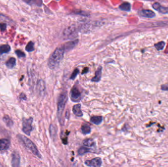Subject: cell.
Wrapping results in <instances>:
<instances>
[{
	"instance_id": "cell-1",
	"label": "cell",
	"mask_w": 168,
	"mask_h": 167,
	"mask_svg": "<svg viewBox=\"0 0 168 167\" xmlns=\"http://www.w3.org/2000/svg\"><path fill=\"white\" fill-rule=\"evenodd\" d=\"M65 51V50L63 45L58 47L55 50L48 60V65L50 69L54 70L58 67L63 58Z\"/></svg>"
},
{
	"instance_id": "cell-2",
	"label": "cell",
	"mask_w": 168,
	"mask_h": 167,
	"mask_svg": "<svg viewBox=\"0 0 168 167\" xmlns=\"http://www.w3.org/2000/svg\"><path fill=\"white\" fill-rule=\"evenodd\" d=\"M68 95L66 91L62 92L59 96L58 99L57 103V116L59 121L61 125H63L64 121L62 120V115L66 106V104L68 102Z\"/></svg>"
},
{
	"instance_id": "cell-3",
	"label": "cell",
	"mask_w": 168,
	"mask_h": 167,
	"mask_svg": "<svg viewBox=\"0 0 168 167\" xmlns=\"http://www.w3.org/2000/svg\"><path fill=\"white\" fill-rule=\"evenodd\" d=\"M17 137L33 154L39 158H41V154H40L37 146L31 140L21 134L18 135Z\"/></svg>"
},
{
	"instance_id": "cell-4",
	"label": "cell",
	"mask_w": 168,
	"mask_h": 167,
	"mask_svg": "<svg viewBox=\"0 0 168 167\" xmlns=\"http://www.w3.org/2000/svg\"><path fill=\"white\" fill-rule=\"evenodd\" d=\"M33 122V118L30 117L29 119L24 118L22 122V130L25 134L28 136L31 135V133L33 130L32 124Z\"/></svg>"
},
{
	"instance_id": "cell-5",
	"label": "cell",
	"mask_w": 168,
	"mask_h": 167,
	"mask_svg": "<svg viewBox=\"0 0 168 167\" xmlns=\"http://www.w3.org/2000/svg\"><path fill=\"white\" fill-rule=\"evenodd\" d=\"M70 97L73 102L76 103L80 102L83 98L82 94L80 90L76 86H74L71 90Z\"/></svg>"
},
{
	"instance_id": "cell-6",
	"label": "cell",
	"mask_w": 168,
	"mask_h": 167,
	"mask_svg": "<svg viewBox=\"0 0 168 167\" xmlns=\"http://www.w3.org/2000/svg\"><path fill=\"white\" fill-rule=\"evenodd\" d=\"M102 160L99 157H96L90 160H86L85 162L86 165L89 167H100L102 165Z\"/></svg>"
},
{
	"instance_id": "cell-7",
	"label": "cell",
	"mask_w": 168,
	"mask_h": 167,
	"mask_svg": "<svg viewBox=\"0 0 168 167\" xmlns=\"http://www.w3.org/2000/svg\"><path fill=\"white\" fill-rule=\"evenodd\" d=\"M138 14L142 17L153 18L155 17V13L149 9H143L138 12Z\"/></svg>"
},
{
	"instance_id": "cell-8",
	"label": "cell",
	"mask_w": 168,
	"mask_h": 167,
	"mask_svg": "<svg viewBox=\"0 0 168 167\" xmlns=\"http://www.w3.org/2000/svg\"><path fill=\"white\" fill-rule=\"evenodd\" d=\"M37 90L38 93L41 96H44L46 91V85L44 81L40 79L38 81L37 85Z\"/></svg>"
},
{
	"instance_id": "cell-9",
	"label": "cell",
	"mask_w": 168,
	"mask_h": 167,
	"mask_svg": "<svg viewBox=\"0 0 168 167\" xmlns=\"http://www.w3.org/2000/svg\"><path fill=\"white\" fill-rule=\"evenodd\" d=\"M20 164V156L19 153L16 151H14L12 154L11 165L12 167H19Z\"/></svg>"
},
{
	"instance_id": "cell-10",
	"label": "cell",
	"mask_w": 168,
	"mask_h": 167,
	"mask_svg": "<svg viewBox=\"0 0 168 167\" xmlns=\"http://www.w3.org/2000/svg\"><path fill=\"white\" fill-rule=\"evenodd\" d=\"M10 145V141L8 139H0V151H6Z\"/></svg>"
},
{
	"instance_id": "cell-11",
	"label": "cell",
	"mask_w": 168,
	"mask_h": 167,
	"mask_svg": "<svg viewBox=\"0 0 168 167\" xmlns=\"http://www.w3.org/2000/svg\"><path fill=\"white\" fill-rule=\"evenodd\" d=\"M153 7L155 10L158 11L160 13L162 14H167L168 13V8L164 7L158 3H155L153 5Z\"/></svg>"
},
{
	"instance_id": "cell-12",
	"label": "cell",
	"mask_w": 168,
	"mask_h": 167,
	"mask_svg": "<svg viewBox=\"0 0 168 167\" xmlns=\"http://www.w3.org/2000/svg\"><path fill=\"white\" fill-rule=\"evenodd\" d=\"M49 132L52 139L53 141H55L57 138V128L55 125L54 124L50 125Z\"/></svg>"
},
{
	"instance_id": "cell-13",
	"label": "cell",
	"mask_w": 168,
	"mask_h": 167,
	"mask_svg": "<svg viewBox=\"0 0 168 167\" xmlns=\"http://www.w3.org/2000/svg\"><path fill=\"white\" fill-rule=\"evenodd\" d=\"M102 67L101 66H99L95 72L94 77L91 79L92 81L98 82L100 81L102 76Z\"/></svg>"
},
{
	"instance_id": "cell-14",
	"label": "cell",
	"mask_w": 168,
	"mask_h": 167,
	"mask_svg": "<svg viewBox=\"0 0 168 167\" xmlns=\"http://www.w3.org/2000/svg\"><path fill=\"white\" fill-rule=\"evenodd\" d=\"M78 43V40H75L73 41H71L68 43H66L65 44L63 45L65 51H69V50L73 49L77 45Z\"/></svg>"
},
{
	"instance_id": "cell-15",
	"label": "cell",
	"mask_w": 168,
	"mask_h": 167,
	"mask_svg": "<svg viewBox=\"0 0 168 167\" xmlns=\"http://www.w3.org/2000/svg\"><path fill=\"white\" fill-rule=\"evenodd\" d=\"M73 112L74 114L78 117H82L83 116V113L81 110V104H77L73 106L72 108Z\"/></svg>"
},
{
	"instance_id": "cell-16",
	"label": "cell",
	"mask_w": 168,
	"mask_h": 167,
	"mask_svg": "<svg viewBox=\"0 0 168 167\" xmlns=\"http://www.w3.org/2000/svg\"><path fill=\"white\" fill-rule=\"evenodd\" d=\"M103 119V118L102 116H92L90 119V122L94 125H99L102 122Z\"/></svg>"
},
{
	"instance_id": "cell-17",
	"label": "cell",
	"mask_w": 168,
	"mask_h": 167,
	"mask_svg": "<svg viewBox=\"0 0 168 167\" xmlns=\"http://www.w3.org/2000/svg\"><path fill=\"white\" fill-rule=\"evenodd\" d=\"M23 1L29 5H34L41 7L42 4V0H23Z\"/></svg>"
},
{
	"instance_id": "cell-18",
	"label": "cell",
	"mask_w": 168,
	"mask_h": 167,
	"mask_svg": "<svg viewBox=\"0 0 168 167\" xmlns=\"http://www.w3.org/2000/svg\"><path fill=\"white\" fill-rule=\"evenodd\" d=\"M11 51L10 46L8 44L2 45L0 46V55L7 54Z\"/></svg>"
},
{
	"instance_id": "cell-19",
	"label": "cell",
	"mask_w": 168,
	"mask_h": 167,
	"mask_svg": "<svg viewBox=\"0 0 168 167\" xmlns=\"http://www.w3.org/2000/svg\"><path fill=\"white\" fill-rule=\"evenodd\" d=\"M16 60L14 57L10 58L6 63V65L8 69L13 68L16 65Z\"/></svg>"
},
{
	"instance_id": "cell-20",
	"label": "cell",
	"mask_w": 168,
	"mask_h": 167,
	"mask_svg": "<svg viewBox=\"0 0 168 167\" xmlns=\"http://www.w3.org/2000/svg\"><path fill=\"white\" fill-rule=\"evenodd\" d=\"M83 144L84 146L87 147H92L95 146V143L94 140L92 139L89 138L86 140H84L83 142Z\"/></svg>"
},
{
	"instance_id": "cell-21",
	"label": "cell",
	"mask_w": 168,
	"mask_h": 167,
	"mask_svg": "<svg viewBox=\"0 0 168 167\" xmlns=\"http://www.w3.org/2000/svg\"><path fill=\"white\" fill-rule=\"evenodd\" d=\"M81 130L84 134H89L91 132L92 129L90 125L87 124H84L81 127Z\"/></svg>"
},
{
	"instance_id": "cell-22",
	"label": "cell",
	"mask_w": 168,
	"mask_h": 167,
	"mask_svg": "<svg viewBox=\"0 0 168 167\" xmlns=\"http://www.w3.org/2000/svg\"><path fill=\"white\" fill-rule=\"evenodd\" d=\"M3 121L7 126L11 127L13 125V122L8 115H5L3 117Z\"/></svg>"
},
{
	"instance_id": "cell-23",
	"label": "cell",
	"mask_w": 168,
	"mask_h": 167,
	"mask_svg": "<svg viewBox=\"0 0 168 167\" xmlns=\"http://www.w3.org/2000/svg\"><path fill=\"white\" fill-rule=\"evenodd\" d=\"M91 152V150L89 148L86 146H82L80 147L78 151V153L79 155H83Z\"/></svg>"
},
{
	"instance_id": "cell-24",
	"label": "cell",
	"mask_w": 168,
	"mask_h": 167,
	"mask_svg": "<svg viewBox=\"0 0 168 167\" xmlns=\"http://www.w3.org/2000/svg\"><path fill=\"white\" fill-rule=\"evenodd\" d=\"M120 9L122 10L125 11H129L131 10V5L128 2H124L122 3L120 7Z\"/></svg>"
},
{
	"instance_id": "cell-25",
	"label": "cell",
	"mask_w": 168,
	"mask_h": 167,
	"mask_svg": "<svg viewBox=\"0 0 168 167\" xmlns=\"http://www.w3.org/2000/svg\"><path fill=\"white\" fill-rule=\"evenodd\" d=\"M26 51L28 52H31L35 50L34 48V43L32 41H30L28 43L26 47Z\"/></svg>"
},
{
	"instance_id": "cell-26",
	"label": "cell",
	"mask_w": 168,
	"mask_h": 167,
	"mask_svg": "<svg viewBox=\"0 0 168 167\" xmlns=\"http://www.w3.org/2000/svg\"><path fill=\"white\" fill-rule=\"evenodd\" d=\"M165 43L164 41L159 42L154 45L155 48L158 51L163 50L165 47Z\"/></svg>"
},
{
	"instance_id": "cell-27",
	"label": "cell",
	"mask_w": 168,
	"mask_h": 167,
	"mask_svg": "<svg viewBox=\"0 0 168 167\" xmlns=\"http://www.w3.org/2000/svg\"><path fill=\"white\" fill-rule=\"evenodd\" d=\"M0 21L4 22V23H8L10 24L12 23V20H11L8 17L0 13Z\"/></svg>"
},
{
	"instance_id": "cell-28",
	"label": "cell",
	"mask_w": 168,
	"mask_h": 167,
	"mask_svg": "<svg viewBox=\"0 0 168 167\" xmlns=\"http://www.w3.org/2000/svg\"><path fill=\"white\" fill-rule=\"evenodd\" d=\"M79 73V70L78 69H77V68L75 69L73 71V72L72 75H71L70 77V79H71V80H74V79H75V78L77 76V75H78Z\"/></svg>"
},
{
	"instance_id": "cell-29",
	"label": "cell",
	"mask_w": 168,
	"mask_h": 167,
	"mask_svg": "<svg viewBox=\"0 0 168 167\" xmlns=\"http://www.w3.org/2000/svg\"><path fill=\"white\" fill-rule=\"evenodd\" d=\"M15 53L16 55H17V56L19 58L25 57L26 56L24 52H23L22 51H21V50H19V49L16 50V51H15Z\"/></svg>"
},
{
	"instance_id": "cell-30",
	"label": "cell",
	"mask_w": 168,
	"mask_h": 167,
	"mask_svg": "<svg viewBox=\"0 0 168 167\" xmlns=\"http://www.w3.org/2000/svg\"><path fill=\"white\" fill-rule=\"evenodd\" d=\"M7 28V24L6 23H0V30L2 32L5 31Z\"/></svg>"
},
{
	"instance_id": "cell-31",
	"label": "cell",
	"mask_w": 168,
	"mask_h": 167,
	"mask_svg": "<svg viewBox=\"0 0 168 167\" xmlns=\"http://www.w3.org/2000/svg\"><path fill=\"white\" fill-rule=\"evenodd\" d=\"M161 90L163 91H168V83L163 84L160 86Z\"/></svg>"
},
{
	"instance_id": "cell-32",
	"label": "cell",
	"mask_w": 168,
	"mask_h": 167,
	"mask_svg": "<svg viewBox=\"0 0 168 167\" xmlns=\"http://www.w3.org/2000/svg\"><path fill=\"white\" fill-rule=\"evenodd\" d=\"M19 98L20 100H26L27 97L24 93H21L19 96Z\"/></svg>"
},
{
	"instance_id": "cell-33",
	"label": "cell",
	"mask_w": 168,
	"mask_h": 167,
	"mask_svg": "<svg viewBox=\"0 0 168 167\" xmlns=\"http://www.w3.org/2000/svg\"><path fill=\"white\" fill-rule=\"evenodd\" d=\"M88 71H89V68H87V67H86V68H85V69H84L83 70V72H82V74H86V73H87L88 72Z\"/></svg>"
},
{
	"instance_id": "cell-34",
	"label": "cell",
	"mask_w": 168,
	"mask_h": 167,
	"mask_svg": "<svg viewBox=\"0 0 168 167\" xmlns=\"http://www.w3.org/2000/svg\"><path fill=\"white\" fill-rule=\"evenodd\" d=\"M57 1H59V0H57Z\"/></svg>"
}]
</instances>
